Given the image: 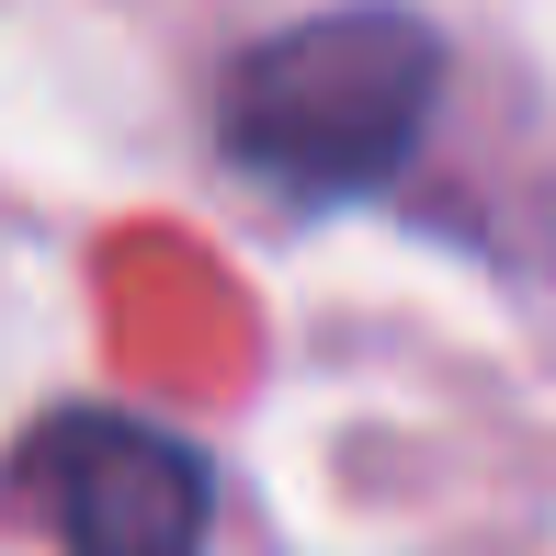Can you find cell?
I'll use <instances>...</instances> for the list:
<instances>
[{
  "label": "cell",
  "instance_id": "obj_1",
  "mask_svg": "<svg viewBox=\"0 0 556 556\" xmlns=\"http://www.w3.org/2000/svg\"><path fill=\"white\" fill-rule=\"evenodd\" d=\"M443 114V35L397 0H341L227 68L216 137L285 205H364L409 170Z\"/></svg>",
  "mask_w": 556,
  "mask_h": 556
},
{
  "label": "cell",
  "instance_id": "obj_2",
  "mask_svg": "<svg viewBox=\"0 0 556 556\" xmlns=\"http://www.w3.org/2000/svg\"><path fill=\"white\" fill-rule=\"evenodd\" d=\"M12 489L68 556H205L216 534V466L125 409H58L12 454Z\"/></svg>",
  "mask_w": 556,
  "mask_h": 556
}]
</instances>
